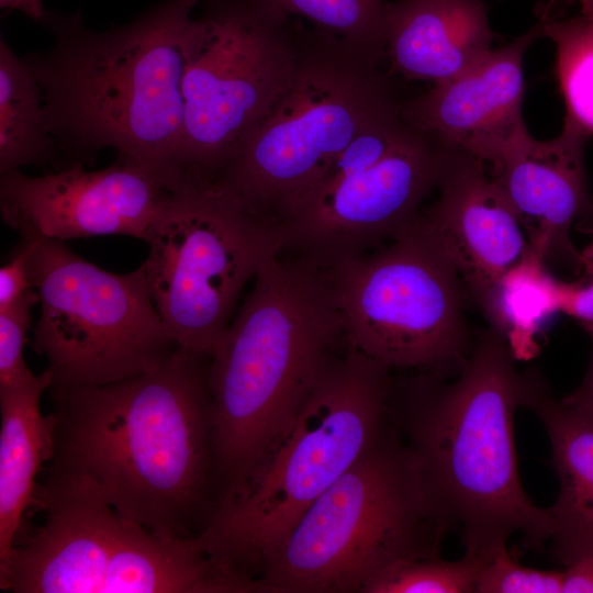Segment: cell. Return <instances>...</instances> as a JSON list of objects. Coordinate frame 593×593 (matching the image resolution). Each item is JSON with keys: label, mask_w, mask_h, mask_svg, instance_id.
<instances>
[{"label": "cell", "mask_w": 593, "mask_h": 593, "mask_svg": "<svg viewBox=\"0 0 593 593\" xmlns=\"http://www.w3.org/2000/svg\"><path fill=\"white\" fill-rule=\"evenodd\" d=\"M542 35L538 18L525 33L492 49L457 77L403 101L411 126L457 145L481 158L496 142L524 124L523 60Z\"/></svg>", "instance_id": "cell-17"}, {"label": "cell", "mask_w": 593, "mask_h": 593, "mask_svg": "<svg viewBox=\"0 0 593 593\" xmlns=\"http://www.w3.org/2000/svg\"><path fill=\"white\" fill-rule=\"evenodd\" d=\"M588 139L563 125L557 137L539 141L524 123L481 158L522 224L532 253L542 261L560 250L582 261L570 231L591 208Z\"/></svg>", "instance_id": "cell-16"}, {"label": "cell", "mask_w": 593, "mask_h": 593, "mask_svg": "<svg viewBox=\"0 0 593 593\" xmlns=\"http://www.w3.org/2000/svg\"><path fill=\"white\" fill-rule=\"evenodd\" d=\"M1 9L18 10L35 22H43L46 12L42 0H0Z\"/></svg>", "instance_id": "cell-33"}, {"label": "cell", "mask_w": 593, "mask_h": 593, "mask_svg": "<svg viewBox=\"0 0 593 593\" xmlns=\"http://www.w3.org/2000/svg\"><path fill=\"white\" fill-rule=\"evenodd\" d=\"M210 356L219 495L292 421L346 343L328 257L271 255Z\"/></svg>", "instance_id": "cell-4"}, {"label": "cell", "mask_w": 593, "mask_h": 593, "mask_svg": "<svg viewBox=\"0 0 593 593\" xmlns=\"http://www.w3.org/2000/svg\"><path fill=\"white\" fill-rule=\"evenodd\" d=\"M52 382L46 368L26 383L0 390V564L33 505L36 477L53 457L55 416L41 411Z\"/></svg>", "instance_id": "cell-19"}, {"label": "cell", "mask_w": 593, "mask_h": 593, "mask_svg": "<svg viewBox=\"0 0 593 593\" xmlns=\"http://www.w3.org/2000/svg\"><path fill=\"white\" fill-rule=\"evenodd\" d=\"M35 289L0 310V390L14 388L35 378L24 359L27 331L32 325V309L38 304Z\"/></svg>", "instance_id": "cell-27"}, {"label": "cell", "mask_w": 593, "mask_h": 593, "mask_svg": "<svg viewBox=\"0 0 593 593\" xmlns=\"http://www.w3.org/2000/svg\"><path fill=\"white\" fill-rule=\"evenodd\" d=\"M191 9H193L201 0H180Z\"/></svg>", "instance_id": "cell-35"}, {"label": "cell", "mask_w": 593, "mask_h": 593, "mask_svg": "<svg viewBox=\"0 0 593 593\" xmlns=\"http://www.w3.org/2000/svg\"><path fill=\"white\" fill-rule=\"evenodd\" d=\"M302 27L256 0H205L183 44L182 172L220 174L290 85Z\"/></svg>", "instance_id": "cell-10"}, {"label": "cell", "mask_w": 593, "mask_h": 593, "mask_svg": "<svg viewBox=\"0 0 593 593\" xmlns=\"http://www.w3.org/2000/svg\"><path fill=\"white\" fill-rule=\"evenodd\" d=\"M586 264V269L593 275V255L590 257V259L583 260Z\"/></svg>", "instance_id": "cell-34"}, {"label": "cell", "mask_w": 593, "mask_h": 593, "mask_svg": "<svg viewBox=\"0 0 593 593\" xmlns=\"http://www.w3.org/2000/svg\"><path fill=\"white\" fill-rule=\"evenodd\" d=\"M456 145L411 126L402 109L350 142L279 224L282 250L362 251L412 224Z\"/></svg>", "instance_id": "cell-13"}, {"label": "cell", "mask_w": 593, "mask_h": 593, "mask_svg": "<svg viewBox=\"0 0 593 593\" xmlns=\"http://www.w3.org/2000/svg\"><path fill=\"white\" fill-rule=\"evenodd\" d=\"M482 560L465 553L400 560L371 579L361 593H475Z\"/></svg>", "instance_id": "cell-24"}, {"label": "cell", "mask_w": 593, "mask_h": 593, "mask_svg": "<svg viewBox=\"0 0 593 593\" xmlns=\"http://www.w3.org/2000/svg\"><path fill=\"white\" fill-rule=\"evenodd\" d=\"M556 48L555 72L566 104L563 125L593 137V20L538 16Z\"/></svg>", "instance_id": "cell-22"}, {"label": "cell", "mask_w": 593, "mask_h": 593, "mask_svg": "<svg viewBox=\"0 0 593 593\" xmlns=\"http://www.w3.org/2000/svg\"><path fill=\"white\" fill-rule=\"evenodd\" d=\"M390 371L348 347L336 355L292 421L220 495L198 545L249 574L262 566L376 440L389 412Z\"/></svg>", "instance_id": "cell-5"}, {"label": "cell", "mask_w": 593, "mask_h": 593, "mask_svg": "<svg viewBox=\"0 0 593 593\" xmlns=\"http://www.w3.org/2000/svg\"><path fill=\"white\" fill-rule=\"evenodd\" d=\"M60 150L46 130L43 96L23 57L0 41V174L58 160Z\"/></svg>", "instance_id": "cell-20"}, {"label": "cell", "mask_w": 593, "mask_h": 593, "mask_svg": "<svg viewBox=\"0 0 593 593\" xmlns=\"http://www.w3.org/2000/svg\"><path fill=\"white\" fill-rule=\"evenodd\" d=\"M572 3H578L580 13L593 20V0H547L537 4L536 15L561 16V12Z\"/></svg>", "instance_id": "cell-32"}, {"label": "cell", "mask_w": 593, "mask_h": 593, "mask_svg": "<svg viewBox=\"0 0 593 593\" xmlns=\"http://www.w3.org/2000/svg\"><path fill=\"white\" fill-rule=\"evenodd\" d=\"M547 508L552 522L549 541L563 566L593 547V449L574 467Z\"/></svg>", "instance_id": "cell-25"}, {"label": "cell", "mask_w": 593, "mask_h": 593, "mask_svg": "<svg viewBox=\"0 0 593 593\" xmlns=\"http://www.w3.org/2000/svg\"><path fill=\"white\" fill-rule=\"evenodd\" d=\"M557 307L580 323L593 322V281L578 284L558 280Z\"/></svg>", "instance_id": "cell-29"}, {"label": "cell", "mask_w": 593, "mask_h": 593, "mask_svg": "<svg viewBox=\"0 0 593 593\" xmlns=\"http://www.w3.org/2000/svg\"><path fill=\"white\" fill-rule=\"evenodd\" d=\"M210 358L178 347L130 378L51 385L48 469L87 481L123 518L163 538L198 536L217 500Z\"/></svg>", "instance_id": "cell-1"}, {"label": "cell", "mask_w": 593, "mask_h": 593, "mask_svg": "<svg viewBox=\"0 0 593 593\" xmlns=\"http://www.w3.org/2000/svg\"><path fill=\"white\" fill-rule=\"evenodd\" d=\"M563 583V570L523 566L504 547L482 561L475 593H562Z\"/></svg>", "instance_id": "cell-26"}, {"label": "cell", "mask_w": 593, "mask_h": 593, "mask_svg": "<svg viewBox=\"0 0 593 593\" xmlns=\"http://www.w3.org/2000/svg\"><path fill=\"white\" fill-rule=\"evenodd\" d=\"M33 506L44 521L0 564L3 592L262 593L194 537L167 539L126 521L82 479L48 469Z\"/></svg>", "instance_id": "cell-7"}, {"label": "cell", "mask_w": 593, "mask_h": 593, "mask_svg": "<svg viewBox=\"0 0 593 593\" xmlns=\"http://www.w3.org/2000/svg\"><path fill=\"white\" fill-rule=\"evenodd\" d=\"M494 328L483 332L447 384H417L399 425L430 499L465 553L482 561L519 534L525 546L550 540L547 508L526 494L514 439V414L525 406L533 372Z\"/></svg>", "instance_id": "cell-3"}, {"label": "cell", "mask_w": 593, "mask_h": 593, "mask_svg": "<svg viewBox=\"0 0 593 593\" xmlns=\"http://www.w3.org/2000/svg\"><path fill=\"white\" fill-rule=\"evenodd\" d=\"M592 343V356L586 373L580 385L561 399L564 403L593 411V322L581 323Z\"/></svg>", "instance_id": "cell-31"}, {"label": "cell", "mask_w": 593, "mask_h": 593, "mask_svg": "<svg viewBox=\"0 0 593 593\" xmlns=\"http://www.w3.org/2000/svg\"><path fill=\"white\" fill-rule=\"evenodd\" d=\"M378 65L303 24L290 85L214 180L279 227L351 141L402 109L392 75Z\"/></svg>", "instance_id": "cell-8"}, {"label": "cell", "mask_w": 593, "mask_h": 593, "mask_svg": "<svg viewBox=\"0 0 593 593\" xmlns=\"http://www.w3.org/2000/svg\"><path fill=\"white\" fill-rule=\"evenodd\" d=\"M40 296L33 349L56 387L98 385L148 371L178 348L153 301L143 267L102 269L63 240L22 237Z\"/></svg>", "instance_id": "cell-11"}, {"label": "cell", "mask_w": 593, "mask_h": 593, "mask_svg": "<svg viewBox=\"0 0 593 593\" xmlns=\"http://www.w3.org/2000/svg\"><path fill=\"white\" fill-rule=\"evenodd\" d=\"M172 179L119 155L110 166L87 170L74 164L37 177L1 174L0 213L22 237L65 242L104 235L144 240Z\"/></svg>", "instance_id": "cell-14"}, {"label": "cell", "mask_w": 593, "mask_h": 593, "mask_svg": "<svg viewBox=\"0 0 593 593\" xmlns=\"http://www.w3.org/2000/svg\"><path fill=\"white\" fill-rule=\"evenodd\" d=\"M563 573L562 593H593V547L570 559Z\"/></svg>", "instance_id": "cell-30"}, {"label": "cell", "mask_w": 593, "mask_h": 593, "mask_svg": "<svg viewBox=\"0 0 593 593\" xmlns=\"http://www.w3.org/2000/svg\"><path fill=\"white\" fill-rule=\"evenodd\" d=\"M369 254L329 256L348 348L389 369H459L461 280L418 217Z\"/></svg>", "instance_id": "cell-12"}, {"label": "cell", "mask_w": 593, "mask_h": 593, "mask_svg": "<svg viewBox=\"0 0 593 593\" xmlns=\"http://www.w3.org/2000/svg\"><path fill=\"white\" fill-rule=\"evenodd\" d=\"M284 18H303L313 27L329 33L367 57L385 56L384 0H256Z\"/></svg>", "instance_id": "cell-23"}, {"label": "cell", "mask_w": 593, "mask_h": 593, "mask_svg": "<svg viewBox=\"0 0 593 593\" xmlns=\"http://www.w3.org/2000/svg\"><path fill=\"white\" fill-rule=\"evenodd\" d=\"M494 40L482 0L385 2V56L392 76L445 82L483 59Z\"/></svg>", "instance_id": "cell-18"}, {"label": "cell", "mask_w": 593, "mask_h": 593, "mask_svg": "<svg viewBox=\"0 0 593 593\" xmlns=\"http://www.w3.org/2000/svg\"><path fill=\"white\" fill-rule=\"evenodd\" d=\"M448 530L414 454L384 423L265 560L259 581L267 593H361L400 560L437 557Z\"/></svg>", "instance_id": "cell-6"}, {"label": "cell", "mask_w": 593, "mask_h": 593, "mask_svg": "<svg viewBox=\"0 0 593 593\" xmlns=\"http://www.w3.org/2000/svg\"><path fill=\"white\" fill-rule=\"evenodd\" d=\"M155 306L178 347L211 356L246 284L282 250L278 227L219 181L184 172L144 238Z\"/></svg>", "instance_id": "cell-9"}, {"label": "cell", "mask_w": 593, "mask_h": 593, "mask_svg": "<svg viewBox=\"0 0 593 593\" xmlns=\"http://www.w3.org/2000/svg\"><path fill=\"white\" fill-rule=\"evenodd\" d=\"M436 190L418 222L482 306L496 282L532 253L526 234L486 164L459 146Z\"/></svg>", "instance_id": "cell-15"}, {"label": "cell", "mask_w": 593, "mask_h": 593, "mask_svg": "<svg viewBox=\"0 0 593 593\" xmlns=\"http://www.w3.org/2000/svg\"><path fill=\"white\" fill-rule=\"evenodd\" d=\"M557 281L530 253L496 282L482 304L491 327L504 336L515 358L530 351L534 334L558 312Z\"/></svg>", "instance_id": "cell-21"}, {"label": "cell", "mask_w": 593, "mask_h": 593, "mask_svg": "<svg viewBox=\"0 0 593 593\" xmlns=\"http://www.w3.org/2000/svg\"><path fill=\"white\" fill-rule=\"evenodd\" d=\"M31 289L34 287L29 270V247L21 239L9 261L0 268V310L13 304Z\"/></svg>", "instance_id": "cell-28"}, {"label": "cell", "mask_w": 593, "mask_h": 593, "mask_svg": "<svg viewBox=\"0 0 593 593\" xmlns=\"http://www.w3.org/2000/svg\"><path fill=\"white\" fill-rule=\"evenodd\" d=\"M192 9L165 0L135 20L104 31L79 13L47 11V52L23 57L43 96L46 130L60 153L83 164L101 149L139 161L172 179L183 175V44Z\"/></svg>", "instance_id": "cell-2"}]
</instances>
